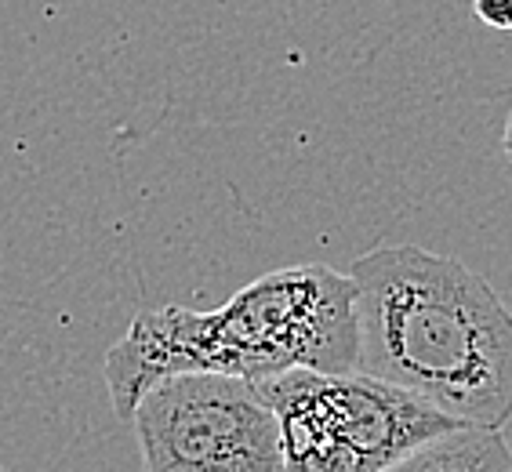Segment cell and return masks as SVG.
<instances>
[{
	"mask_svg": "<svg viewBox=\"0 0 512 472\" xmlns=\"http://www.w3.org/2000/svg\"><path fill=\"white\" fill-rule=\"evenodd\" d=\"M382 472H512V454L502 429L454 425L400 454Z\"/></svg>",
	"mask_w": 512,
	"mask_h": 472,
	"instance_id": "obj_5",
	"label": "cell"
},
{
	"mask_svg": "<svg viewBox=\"0 0 512 472\" xmlns=\"http://www.w3.org/2000/svg\"><path fill=\"white\" fill-rule=\"evenodd\" d=\"M353 291L349 273L309 262L258 276L211 313L186 305L138 313L102 364L113 407L128 422L149 385L182 371L240 374L251 382L295 367L353 371Z\"/></svg>",
	"mask_w": 512,
	"mask_h": 472,
	"instance_id": "obj_2",
	"label": "cell"
},
{
	"mask_svg": "<svg viewBox=\"0 0 512 472\" xmlns=\"http://www.w3.org/2000/svg\"><path fill=\"white\" fill-rule=\"evenodd\" d=\"M473 15L483 26H491V30H509L512 0H473Z\"/></svg>",
	"mask_w": 512,
	"mask_h": 472,
	"instance_id": "obj_6",
	"label": "cell"
},
{
	"mask_svg": "<svg viewBox=\"0 0 512 472\" xmlns=\"http://www.w3.org/2000/svg\"><path fill=\"white\" fill-rule=\"evenodd\" d=\"M353 276L356 367L458 422L502 429L512 411V316L458 258L400 244Z\"/></svg>",
	"mask_w": 512,
	"mask_h": 472,
	"instance_id": "obj_1",
	"label": "cell"
},
{
	"mask_svg": "<svg viewBox=\"0 0 512 472\" xmlns=\"http://www.w3.org/2000/svg\"><path fill=\"white\" fill-rule=\"evenodd\" d=\"M255 385L276 414L284 472H382L429 436L469 425L360 371L295 367Z\"/></svg>",
	"mask_w": 512,
	"mask_h": 472,
	"instance_id": "obj_3",
	"label": "cell"
},
{
	"mask_svg": "<svg viewBox=\"0 0 512 472\" xmlns=\"http://www.w3.org/2000/svg\"><path fill=\"white\" fill-rule=\"evenodd\" d=\"M128 422L142 443L146 472H284L273 407L240 374L157 378Z\"/></svg>",
	"mask_w": 512,
	"mask_h": 472,
	"instance_id": "obj_4",
	"label": "cell"
}]
</instances>
